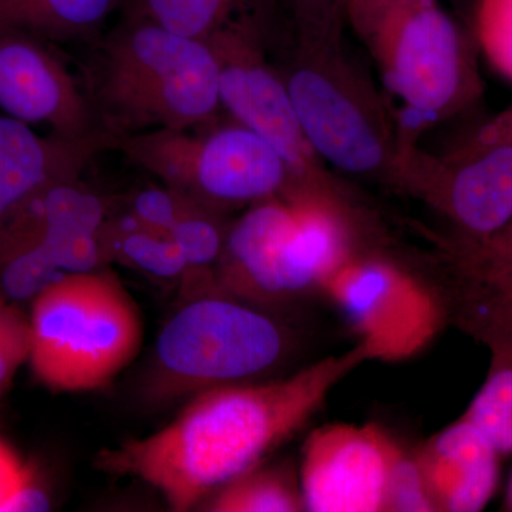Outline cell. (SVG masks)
Listing matches in <instances>:
<instances>
[{
	"mask_svg": "<svg viewBox=\"0 0 512 512\" xmlns=\"http://www.w3.org/2000/svg\"><path fill=\"white\" fill-rule=\"evenodd\" d=\"M369 360L372 350L357 342L285 379L204 390L163 429L101 451L97 463L150 485L171 510L190 511L295 436Z\"/></svg>",
	"mask_w": 512,
	"mask_h": 512,
	"instance_id": "obj_1",
	"label": "cell"
},
{
	"mask_svg": "<svg viewBox=\"0 0 512 512\" xmlns=\"http://www.w3.org/2000/svg\"><path fill=\"white\" fill-rule=\"evenodd\" d=\"M90 82L101 126L116 140L154 128L188 130L221 106L218 62L207 40L143 20L123 18L104 37Z\"/></svg>",
	"mask_w": 512,
	"mask_h": 512,
	"instance_id": "obj_2",
	"label": "cell"
},
{
	"mask_svg": "<svg viewBox=\"0 0 512 512\" xmlns=\"http://www.w3.org/2000/svg\"><path fill=\"white\" fill-rule=\"evenodd\" d=\"M357 251L353 224L332 191L291 190L258 202L225 238L221 293L256 303L296 301Z\"/></svg>",
	"mask_w": 512,
	"mask_h": 512,
	"instance_id": "obj_3",
	"label": "cell"
},
{
	"mask_svg": "<svg viewBox=\"0 0 512 512\" xmlns=\"http://www.w3.org/2000/svg\"><path fill=\"white\" fill-rule=\"evenodd\" d=\"M29 363L56 393L103 389L140 352L137 303L110 272H69L32 301Z\"/></svg>",
	"mask_w": 512,
	"mask_h": 512,
	"instance_id": "obj_4",
	"label": "cell"
},
{
	"mask_svg": "<svg viewBox=\"0 0 512 512\" xmlns=\"http://www.w3.org/2000/svg\"><path fill=\"white\" fill-rule=\"evenodd\" d=\"M284 326L258 306L221 293L183 306L165 323L154 348V399H174L224 384L245 383L288 355Z\"/></svg>",
	"mask_w": 512,
	"mask_h": 512,
	"instance_id": "obj_5",
	"label": "cell"
},
{
	"mask_svg": "<svg viewBox=\"0 0 512 512\" xmlns=\"http://www.w3.org/2000/svg\"><path fill=\"white\" fill-rule=\"evenodd\" d=\"M363 37L410 116L434 121L466 99L470 66L464 40L436 2L387 10Z\"/></svg>",
	"mask_w": 512,
	"mask_h": 512,
	"instance_id": "obj_6",
	"label": "cell"
},
{
	"mask_svg": "<svg viewBox=\"0 0 512 512\" xmlns=\"http://www.w3.org/2000/svg\"><path fill=\"white\" fill-rule=\"evenodd\" d=\"M376 360L419 355L444 323V302L390 259L355 251L320 286Z\"/></svg>",
	"mask_w": 512,
	"mask_h": 512,
	"instance_id": "obj_7",
	"label": "cell"
},
{
	"mask_svg": "<svg viewBox=\"0 0 512 512\" xmlns=\"http://www.w3.org/2000/svg\"><path fill=\"white\" fill-rule=\"evenodd\" d=\"M258 36L255 19L244 15L228 20L208 37L218 62L221 104L241 126L264 138L284 158L289 171L285 191H332L319 171L285 80L262 57Z\"/></svg>",
	"mask_w": 512,
	"mask_h": 512,
	"instance_id": "obj_8",
	"label": "cell"
},
{
	"mask_svg": "<svg viewBox=\"0 0 512 512\" xmlns=\"http://www.w3.org/2000/svg\"><path fill=\"white\" fill-rule=\"evenodd\" d=\"M285 84L316 156L350 174L387 168L390 151L383 119L342 67L308 52Z\"/></svg>",
	"mask_w": 512,
	"mask_h": 512,
	"instance_id": "obj_9",
	"label": "cell"
},
{
	"mask_svg": "<svg viewBox=\"0 0 512 512\" xmlns=\"http://www.w3.org/2000/svg\"><path fill=\"white\" fill-rule=\"evenodd\" d=\"M404 448L376 424H328L302 448L299 487L305 511H386L387 493Z\"/></svg>",
	"mask_w": 512,
	"mask_h": 512,
	"instance_id": "obj_10",
	"label": "cell"
},
{
	"mask_svg": "<svg viewBox=\"0 0 512 512\" xmlns=\"http://www.w3.org/2000/svg\"><path fill=\"white\" fill-rule=\"evenodd\" d=\"M49 43L22 30L0 29V113L66 140L104 133L89 94Z\"/></svg>",
	"mask_w": 512,
	"mask_h": 512,
	"instance_id": "obj_11",
	"label": "cell"
},
{
	"mask_svg": "<svg viewBox=\"0 0 512 512\" xmlns=\"http://www.w3.org/2000/svg\"><path fill=\"white\" fill-rule=\"evenodd\" d=\"M464 163L404 170V184L443 211L466 238L491 237L512 220V144H480Z\"/></svg>",
	"mask_w": 512,
	"mask_h": 512,
	"instance_id": "obj_12",
	"label": "cell"
},
{
	"mask_svg": "<svg viewBox=\"0 0 512 512\" xmlns=\"http://www.w3.org/2000/svg\"><path fill=\"white\" fill-rule=\"evenodd\" d=\"M284 158L268 141L241 126L201 138L191 200L212 212L258 204L288 188Z\"/></svg>",
	"mask_w": 512,
	"mask_h": 512,
	"instance_id": "obj_13",
	"label": "cell"
},
{
	"mask_svg": "<svg viewBox=\"0 0 512 512\" xmlns=\"http://www.w3.org/2000/svg\"><path fill=\"white\" fill-rule=\"evenodd\" d=\"M114 143L107 131L83 140L40 136L35 128L0 113V225L47 188L79 181L92 158Z\"/></svg>",
	"mask_w": 512,
	"mask_h": 512,
	"instance_id": "obj_14",
	"label": "cell"
},
{
	"mask_svg": "<svg viewBox=\"0 0 512 512\" xmlns=\"http://www.w3.org/2000/svg\"><path fill=\"white\" fill-rule=\"evenodd\" d=\"M436 511L477 512L498 483V451L461 417L414 453Z\"/></svg>",
	"mask_w": 512,
	"mask_h": 512,
	"instance_id": "obj_15",
	"label": "cell"
},
{
	"mask_svg": "<svg viewBox=\"0 0 512 512\" xmlns=\"http://www.w3.org/2000/svg\"><path fill=\"white\" fill-rule=\"evenodd\" d=\"M40 241L63 272H89L104 258L103 201L79 181L53 185L35 198Z\"/></svg>",
	"mask_w": 512,
	"mask_h": 512,
	"instance_id": "obj_16",
	"label": "cell"
},
{
	"mask_svg": "<svg viewBox=\"0 0 512 512\" xmlns=\"http://www.w3.org/2000/svg\"><path fill=\"white\" fill-rule=\"evenodd\" d=\"M454 306L458 323L491 352L512 353V262L458 269Z\"/></svg>",
	"mask_w": 512,
	"mask_h": 512,
	"instance_id": "obj_17",
	"label": "cell"
},
{
	"mask_svg": "<svg viewBox=\"0 0 512 512\" xmlns=\"http://www.w3.org/2000/svg\"><path fill=\"white\" fill-rule=\"evenodd\" d=\"M123 0H0V29L67 42L103 28Z\"/></svg>",
	"mask_w": 512,
	"mask_h": 512,
	"instance_id": "obj_18",
	"label": "cell"
},
{
	"mask_svg": "<svg viewBox=\"0 0 512 512\" xmlns=\"http://www.w3.org/2000/svg\"><path fill=\"white\" fill-rule=\"evenodd\" d=\"M201 138L188 130L154 128L116 140V150L157 175L167 188L191 198Z\"/></svg>",
	"mask_w": 512,
	"mask_h": 512,
	"instance_id": "obj_19",
	"label": "cell"
},
{
	"mask_svg": "<svg viewBox=\"0 0 512 512\" xmlns=\"http://www.w3.org/2000/svg\"><path fill=\"white\" fill-rule=\"evenodd\" d=\"M104 256L114 254L160 279H175L188 271L180 248L165 232L141 224L133 215L117 224H104L100 234Z\"/></svg>",
	"mask_w": 512,
	"mask_h": 512,
	"instance_id": "obj_20",
	"label": "cell"
},
{
	"mask_svg": "<svg viewBox=\"0 0 512 512\" xmlns=\"http://www.w3.org/2000/svg\"><path fill=\"white\" fill-rule=\"evenodd\" d=\"M215 512L305 511L299 484L278 468L256 466L222 485L207 500Z\"/></svg>",
	"mask_w": 512,
	"mask_h": 512,
	"instance_id": "obj_21",
	"label": "cell"
},
{
	"mask_svg": "<svg viewBox=\"0 0 512 512\" xmlns=\"http://www.w3.org/2000/svg\"><path fill=\"white\" fill-rule=\"evenodd\" d=\"M247 0H123V18L154 23L192 39L208 37L232 19Z\"/></svg>",
	"mask_w": 512,
	"mask_h": 512,
	"instance_id": "obj_22",
	"label": "cell"
},
{
	"mask_svg": "<svg viewBox=\"0 0 512 512\" xmlns=\"http://www.w3.org/2000/svg\"><path fill=\"white\" fill-rule=\"evenodd\" d=\"M463 419L490 441L498 454L512 456V353L494 350L487 380Z\"/></svg>",
	"mask_w": 512,
	"mask_h": 512,
	"instance_id": "obj_23",
	"label": "cell"
},
{
	"mask_svg": "<svg viewBox=\"0 0 512 512\" xmlns=\"http://www.w3.org/2000/svg\"><path fill=\"white\" fill-rule=\"evenodd\" d=\"M215 215L217 212L197 205L168 231L170 238L180 248L188 271L210 268L220 259L227 234L215 220Z\"/></svg>",
	"mask_w": 512,
	"mask_h": 512,
	"instance_id": "obj_24",
	"label": "cell"
},
{
	"mask_svg": "<svg viewBox=\"0 0 512 512\" xmlns=\"http://www.w3.org/2000/svg\"><path fill=\"white\" fill-rule=\"evenodd\" d=\"M474 28L488 62L512 82V0H478Z\"/></svg>",
	"mask_w": 512,
	"mask_h": 512,
	"instance_id": "obj_25",
	"label": "cell"
},
{
	"mask_svg": "<svg viewBox=\"0 0 512 512\" xmlns=\"http://www.w3.org/2000/svg\"><path fill=\"white\" fill-rule=\"evenodd\" d=\"M30 323L15 302L0 295V393L8 389L19 367L29 362Z\"/></svg>",
	"mask_w": 512,
	"mask_h": 512,
	"instance_id": "obj_26",
	"label": "cell"
},
{
	"mask_svg": "<svg viewBox=\"0 0 512 512\" xmlns=\"http://www.w3.org/2000/svg\"><path fill=\"white\" fill-rule=\"evenodd\" d=\"M386 511H436L414 453L404 451L394 467L387 493Z\"/></svg>",
	"mask_w": 512,
	"mask_h": 512,
	"instance_id": "obj_27",
	"label": "cell"
},
{
	"mask_svg": "<svg viewBox=\"0 0 512 512\" xmlns=\"http://www.w3.org/2000/svg\"><path fill=\"white\" fill-rule=\"evenodd\" d=\"M197 205L191 198L170 188L147 190L137 195L131 215L146 227L168 234L175 222Z\"/></svg>",
	"mask_w": 512,
	"mask_h": 512,
	"instance_id": "obj_28",
	"label": "cell"
},
{
	"mask_svg": "<svg viewBox=\"0 0 512 512\" xmlns=\"http://www.w3.org/2000/svg\"><path fill=\"white\" fill-rule=\"evenodd\" d=\"M259 8H271L272 5L285 6L291 12L302 42H320L332 33L336 5L340 0H256Z\"/></svg>",
	"mask_w": 512,
	"mask_h": 512,
	"instance_id": "obj_29",
	"label": "cell"
},
{
	"mask_svg": "<svg viewBox=\"0 0 512 512\" xmlns=\"http://www.w3.org/2000/svg\"><path fill=\"white\" fill-rule=\"evenodd\" d=\"M36 481L35 471L0 440V512H15L22 494Z\"/></svg>",
	"mask_w": 512,
	"mask_h": 512,
	"instance_id": "obj_30",
	"label": "cell"
},
{
	"mask_svg": "<svg viewBox=\"0 0 512 512\" xmlns=\"http://www.w3.org/2000/svg\"><path fill=\"white\" fill-rule=\"evenodd\" d=\"M430 2L436 0H348V12L353 26L363 36L387 10Z\"/></svg>",
	"mask_w": 512,
	"mask_h": 512,
	"instance_id": "obj_31",
	"label": "cell"
},
{
	"mask_svg": "<svg viewBox=\"0 0 512 512\" xmlns=\"http://www.w3.org/2000/svg\"><path fill=\"white\" fill-rule=\"evenodd\" d=\"M510 143L512 144V110L505 113L504 116L498 117L490 126L481 131L478 137V144H495Z\"/></svg>",
	"mask_w": 512,
	"mask_h": 512,
	"instance_id": "obj_32",
	"label": "cell"
},
{
	"mask_svg": "<svg viewBox=\"0 0 512 512\" xmlns=\"http://www.w3.org/2000/svg\"><path fill=\"white\" fill-rule=\"evenodd\" d=\"M507 510L512 511V477L510 481V485H508V493H507Z\"/></svg>",
	"mask_w": 512,
	"mask_h": 512,
	"instance_id": "obj_33",
	"label": "cell"
}]
</instances>
